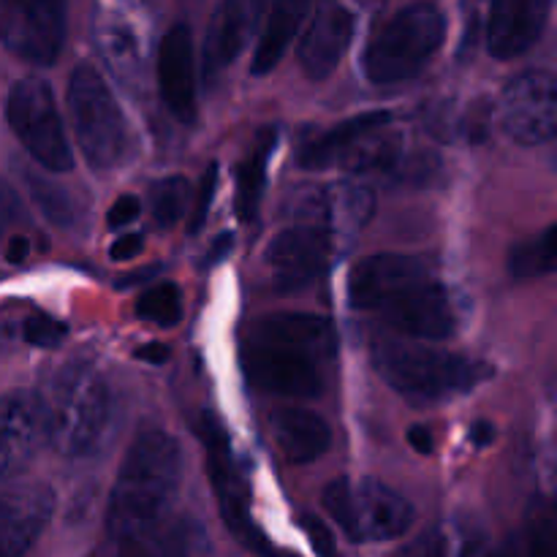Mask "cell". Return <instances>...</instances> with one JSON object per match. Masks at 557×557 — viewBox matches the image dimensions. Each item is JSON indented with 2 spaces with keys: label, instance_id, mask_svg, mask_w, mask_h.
Listing matches in <instances>:
<instances>
[{
  "label": "cell",
  "instance_id": "cell-37",
  "mask_svg": "<svg viewBox=\"0 0 557 557\" xmlns=\"http://www.w3.org/2000/svg\"><path fill=\"white\" fill-rule=\"evenodd\" d=\"M232 248H234V234L232 232H221L210 243V250H207V256H205V261H201V267H205V270H210V267L223 264V261L228 259V253H232Z\"/></svg>",
  "mask_w": 557,
  "mask_h": 557
},
{
  "label": "cell",
  "instance_id": "cell-36",
  "mask_svg": "<svg viewBox=\"0 0 557 557\" xmlns=\"http://www.w3.org/2000/svg\"><path fill=\"white\" fill-rule=\"evenodd\" d=\"M302 528H305V533L310 536V544H313L315 553H321V555L335 553V539L330 536V531H326L319 520H313V517H302Z\"/></svg>",
  "mask_w": 557,
  "mask_h": 557
},
{
  "label": "cell",
  "instance_id": "cell-17",
  "mask_svg": "<svg viewBox=\"0 0 557 557\" xmlns=\"http://www.w3.org/2000/svg\"><path fill=\"white\" fill-rule=\"evenodd\" d=\"M549 20V0H490L484 41L495 60H515L533 49Z\"/></svg>",
  "mask_w": 557,
  "mask_h": 557
},
{
  "label": "cell",
  "instance_id": "cell-19",
  "mask_svg": "<svg viewBox=\"0 0 557 557\" xmlns=\"http://www.w3.org/2000/svg\"><path fill=\"white\" fill-rule=\"evenodd\" d=\"M158 87L169 114L183 125L196 120V52L194 33L185 22L169 27L158 49Z\"/></svg>",
  "mask_w": 557,
  "mask_h": 557
},
{
  "label": "cell",
  "instance_id": "cell-30",
  "mask_svg": "<svg viewBox=\"0 0 557 557\" xmlns=\"http://www.w3.org/2000/svg\"><path fill=\"white\" fill-rule=\"evenodd\" d=\"M136 315L158 326H174L183 319V292L177 283L163 281L136 299Z\"/></svg>",
  "mask_w": 557,
  "mask_h": 557
},
{
  "label": "cell",
  "instance_id": "cell-31",
  "mask_svg": "<svg viewBox=\"0 0 557 557\" xmlns=\"http://www.w3.org/2000/svg\"><path fill=\"white\" fill-rule=\"evenodd\" d=\"M487 3L490 0H462V30H460V47L457 54L460 60H466L473 49L479 47V41L484 38V20H487Z\"/></svg>",
  "mask_w": 557,
  "mask_h": 557
},
{
  "label": "cell",
  "instance_id": "cell-41",
  "mask_svg": "<svg viewBox=\"0 0 557 557\" xmlns=\"http://www.w3.org/2000/svg\"><path fill=\"white\" fill-rule=\"evenodd\" d=\"M27 256H30V239L16 234V237L9 243V248H5V261H11V264H22V261H27Z\"/></svg>",
  "mask_w": 557,
  "mask_h": 557
},
{
  "label": "cell",
  "instance_id": "cell-25",
  "mask_svg": "<svg viewBox=\"0 0 557 557\" xmlns=\"http://www.w3.org/2000/svg\"><path fill=\"white\" fill-rule=\"evenodd\" d=\"M403 161V139L392 134L389 125L370 131L354 141L341 156V166L351 174H386L397 172Z\"/></svg>",
  "mask_w": 557,
  "mask_h": 557
},
{
  "label": "cell",
  "instance_id": "cell-5",
  "mask_svg": "<svg viewBox=\"0 0 557 557\" xmlns=\"http://www.w3.org/2000/svg\"><path fill=\"white\" fill-rule=\"evenodd\" d=\"M47 441L69 460H87L107 444L114 422V397L107 379L85 359H69L41 397Z\"/></svg>",
  "mask_w": 557,
  "mask_h": 557
},
{
  "label": "cell",
  "instance_id": "cell-10",
  "mask_svg": "<svg viewBox=\"0 0 557 557\" xmlns=\"http://www.w3.org/2000/svg\"><path fill=\"white\" fill-rule=\"evenodd\" d=\"M201 438L207 446V471H210L212 490H215L218 509H221L223 522L232 531V536L250 553H270V542L259 525L250 517V493L245 482L243 468L237 466V457L232 451L226 430L218 424L215 417L205 413L201 422Z\"/></svg>",
  "mask_w": 557,
  "mask_h": 557
},
{
  "label": "cell",
  "instance_id": "cell-32",
  "mask_svg": "<svg viewBox=\"0 0 557 557\" xmlns=\"http://www.w3.org/2000/svg\"><path fill=\"white\" fill-rule=\"evenodd\" d=\"M215 188H218V163H210L201 177L199 188L194 190V199H190V210H188V232L199 234L205 228L207 218H210V207L212 199H215Z\"/></svg>",
  "mask_w": 557,
  "mask_h": 557
},
{
  "label": "cell",
  "instance_id": "cell-8",
  "mask_svg": "<svg viewBox=\"0 0 557 557\" xmlns=\"http://www.w3.org/2000/svg\"><path fill=\"white\" fill-rule=\"evenodd\" d=\"M321 506L351 544L395 542L413 525V506L379 479H335L321 490Z\"/></svg>",
  "mask_w": 557,
  "mask_h": 557
},
{
  "label": "cell",
  "instance_id": "cell-29",
  "mask_svg": "<svg viewBox=\"0 0 557 557\" xmlns=\"http://www.w3.org/2000/svg\"><path fill=\"white\" fill-rule=\"evenodd\" d=\"M190 199H194V188H190L188 177L183 174H169L152 183L150 190V212L152 221L161 228L177 226L190 210Z\"/></svg>",
  "mask_w": 557,
  "mask_h": 557
},
{
  "label": "cell",
  "instance_id": "cell-26",
  "mask_svg": "<svg viewBox=\"0 0 557 557\" xmlns=\"http://www.w3.org/2000/svg\"><path fill=\"white\" fill-rule=\"evenodd\" d=\"M555 226H547L536 237H528L509 250L506 270L517 281H536L555 272Z\"/></svg>",
  "mask_w": 557,
  "mask_h": 557
},
{
  "label": "cell",
  "instance_id": "cell-6",
  "mask_svg": "<svg viewBox=\"0 0 557 557\" xmlns=\"http://www.w3.org/2000/svg\"><path fill=\"white\" fill-rule=\"evenodd\" d=\"M446 41V16L438 5L419 0L392 14L364 49L362 69L370 85L392 87L411 82Z\"/></svg>",
  "mask_w": 557,
  "mask_h": 557
},
{
  "label": "cell",
  "instance_id": "cell-22",
  "mask_svg": "<svg viewBox=\"0 0 557 557\" xmlns=\"http://www.w3.org/2000/svg\"><path fill=\"white\" fill-rule=\"evenodd\" d=\"M310 5H313V0H272L264 30H261L259 44H256L250 74L267 76L270 71L277 69L283 54L288 52V47L297 38L299 27L308 20Z\"/></svg>",
  "mask_w": 557,
  "mask_h": 557
},
{
  "label": "cell",
  "instance_id": "cell-42",
  "mask_svg": "<svg viewBox=\"0 0 557 557\" xmlns=\"http://www.w3.org/2000/svg\"><path fill=\"white\" fill-rule=\"evenodd\" d=\"M471 438H473V444H476V446H487V444H493V438H495L493 424H490V422H479V424H473V428H471Z\"/></svg>",
  "mask_w": 557,
  "mask_h": 557
},
{
  "label": "cell",
  "instance_id": "cell-38",
  "mask_svg": "<svg viewBox=\"0 0 557 557\" xmlns=\"http://www.w3.org/2000/svg\"><path fill=\"white\" fill-rule=\"evenodd\" d=\"M457 539H460V549L462 553H476L479 549V542H482V536H473L471 528L468 531H457ZM435 544H424L428 547V553H451V544L446 536H433Z\"/></svg>",
  "mask_w": 557,
  "mask_h": 557
},
{
  "label": "cell",
  "instance_id": "cell-27",
  "mask_svg": "<svg viewBox=\"0 0 557 557\" xmlns=\"http://www.w3.org/2000/svg\"><path fill=\"white\" fill-rule=\"evenodd\" d=\"M101 47L107 54L109 65L117 71L120 79L136 82L141 71V47L136 30L125 16H114L103 25L101 30Z\"/></svg>",
  "mask_w": 557,
  "mask_h": 557
},
{
  "label": "cell",
  "instance_id": "cell-39",
  "mask_svg": "<svg viewBox=\"0 0 557 557\" xmlns=\"http://www.w3.org/2000/svg\"><path fill=\"white\" fill-rule=\"evenodd\" d=\"M408 444H411V449L419 451V455H430L435 446V438L433 433H430L428 424H413V428L408 430Z\"/></svg>",
  "mask_w": 557,
  "mask_h": 557
},
{
  "label": "cell",
  "instance_id": "cell-3",
  "mask_svg": "<svg viewBox=\"0 0 557 557\" xmlns=\"http://www.w3.org/2000/svg\"><path fill=\"white\" fill-rule=\"evenodd\" d=\"M183 487V449L166 430H145L120 466L107 506V533L128 549L169 517Z\"/></svg>",
  "mask_w": 557,
  "mask_h": 557
},
{
  "label": "cell",
  "instance_id": "cell-14",
  "mask_svg": "<svg viewBox=\"0 0 557 557\" xmlns=\"http://www.w3.org/2000/svg\"><path fill=\"white\" fill-rule=\"evenodd\" d=\"M500 125L525 147L547 145L557 131V82L553 71L531 69L504 87L498 103Z\"/></svg>",
  "mask_w": 557,
  "mask_h": 557
},
{
  "label": "cell",
  "instance_id": "cell-1",
  "mask_svg": "<svg viewBox=\"0 0 557 557\" xmlns=\"http://www.w3.org/2000/svg\"><path fill=\"white\" fill-rule=\"evenodd\" d=\"M348 302L359 313L379 315L397 335L417 341H446L460 326L449 286L419 256H364L348 275Z\"/></svg>",
  "mask_w": 557,
  "mask_h": 557
},
{
  "label": "cell",
  "instance_id": "cell-7",
  "mask_svg": "<svg viewBox=\"0 0 557 557\" xmlns=\"http://www.w3.org/2000/svg\"><path fill=\"white\" fill-rule=\"evenodd\" d=\"M65 101L76 141L90 169L114 172L125 166L134 152V134L112 87L96 65L79 63L71 71Z\"/></svg>",
  "mask_w": 557,
  "mask_h": 557
},
{
  "label": "cell",
  "instance_id": "cell-9",
  "mask_svg": "<svg viewBox=\"0 0 557 557\" xmlns=\"http://www.w3.org/2000/svg\"><path fill=\"white\" fill-rule=\"evenodd\" d=\"M5 117L16 139L38 166L58 174L74 169V152H71L58 101L47 79L25 76L16 82L5 101Z\"/></svg>",
  "mask_w": 557,
  "mask_h": 557
},
{
  "label": "cell",
  "instance_id": "cell-23",
  "mask_svg": "<svg viewBox=\"0 0 557 557\" xmlns=\"http://www.w3.org/2000/svg\"><path fill=\"white\" fill-rule=\"evenodd\" d=\"M392 123V112L386 109H373V112H362V114H354V117L343 120V123L332 125L330 131L319 134L315 139H310L308 145L299 150V166L310 169H330L341 161L343 152L354 145L357 139H362L364 134L370 131L381 128V125H389Z\"/></svg>",
  "mask_w": 557,
  "mask_h": 557
},
{
  "label": "cell",
  "instance_id": "cell-24",
  "mask_svg": "<svg viewBox=\"0 0 557 557\" xmlns=\"http://www.w3.org/2000/svg\"><path fill=\"white\" fill-rule=\"evenodd\" d=\"M277 147V128L275 125H264L256 134L250 152L243 158L237 169V215L243 223H250L259 215L261 199H264V185H267V166H270V158Z\"/></svg>",
  "mask_w": 557,
  "mask_h": 557
},
{
  "label": "cell",
  "instance_id": "cell-18",
  "mask_svg": "<svg viewBox=\"0 0 557 557\" xmlns=\"http://www.w3.org/2000/svg\"><path fill=\"white\" fill-rule=\"evenodd\" d=\"M354 27H357V20L341 0H324L319 5L308 30L302 33L297 52L299 65L310 79L324 82L335 74L354 41Z\"/></svg>",
  "mask_w": 557,
  "mask_h": 557
},
{
  "label": "cell",
  "instance_id": "cell-2",
  "mask_svg": "<svg viewBox=\"0 0 557 557\" xmlns=\"http://www.w3.org/2000/svg\"><path fill=\"white\" fill-rule=\"evenodd\" d=\"M335 330L315 313H275L253 321L243 337V368L259 392L315 400L335 359Z\"/></svg>",
  "mask_w": 557,
  "mask_h": 557
},
{
  "label": "cell",
  "instance_id": "cell-16",
  "mask_svg": "<svg viewBox=\"0 0 557 557\" xmlns=\"http://www.w3.org/2000/svg\"><path fill=\"white\" fill-rule=\"evenodd\" d=\"M54 511L47 484L27 482L0 493V557L25 555L36 547Z\"/></svg>",
  "mask_w": 557,
  "mask_h": 557
},
{
  "label": "cell",
  "instance_id": "cell-20",
  "mask_svg": "<svg viewBox=\"0 0 557 557\" xmlns=\"http://www.w3.org/2000/svg\"><path fill=\"white\" fill-rule=\"evenodd\" d=\"M267 0H221L207 27L205 76L221 79L223 71L248 47L250 33L259 27Z\"/></svg>",
  "mask_w": 557,
  "mask_h": 557
},
{
  "label": "cell",
  "instance_id": "cell-40",
  "mask_svg": "<svg viewBox=\"0 0 557 557\" xmlns=\"http://www.w3.org/2000/svg\"><path fill=\"white\" fill-rule=\"evenodd\" d=\"M169 357H172V351L163 343H147V346L136 348V359H145L150 364H166Z\"/></svg>",
  "mask_w": 557,
  "mask_h": 557
},
{
  "label": "cell",
  "instance_id": "cell-28",
  "mask_svg": "<svg viewBox=\"0 0 557 557\" xmlns=\"http://www.w3.org/2000/svg\"><path fill=\"white\" fill-rule=\"evenodd\" d=\"M20 172H22V180H25L27 190H30L33 201H36V207L41 210V215L58 228L74 226L76 207H74V201H71L69 190L60 188L54 180L44 177V174H38L36 169H30V166H22Z\"/></svg>",
  "mask_w": 557,
  "mask_h": 557
},
{
  "label": "cell",
  "instance_id": "cell-33",
  "mask_svg": "<svg viewBox=\"0 0 557 557\" xmlns=\"http://www.w3.org/2000/svg\"><path fill=\"white\" fill-rule=\"evenodd\" d=\"M65 335H69V326L58 319H49V315H30L22 324V337L36 348H58L65 341Z\"/></svg>",
  "mask_w": 557,
  "mask_h": 557
},
{
  "label": "cell",
  "instance_id": "cell-13",
  "mask_svg": "<svg viewBox=\"0 0 557 557\" xmlns=\"http://www.w3.org/2000/svg\"><path fill=\"white\" fill-rule=\"evenodd\" d=\"M63 41L65 0H0V44L16 58L52 65Z\"/></svg>",
  "mask_w": 557,
  "mask_h": 557
},
{
  "label": "cell",
  "instance_id": "cell-12",
  "mask_svg": "<svg viewBox=\"0 0 557 557\" xmlns=\"http://www.w3.org/2000/svg\"><path fill=\"white\" fill-rule=\"evenodd\" d=\"M375 194L362 183L343 180L332 185H310L297 190L288 201L292 221H308L330 232L343 248L373 221Z\"/></svg>",
  "mask_w": 557,
  "mask_h": 557
},
{
  "label": "cell",
  "instance_id": "cell-15",
  "mask_svg": "<svg viewBox=\"0 0 557 557\" xmlns=\"http://www.w3.org/2000/svg\"><path fill=\"white\" fill-rule=\"evenodd\" d=\"M47 444V417L41 395L30 389L0 397V482L20 476Z\"/></svg>",
  "mask_w": 557,
  "mask_h": 557
},
{
  "label": "cell",
  "instance_id": "cell-21",
  "mask_svg": "<svg viewBox=\"0 0 557 557\" xmlns=\"http://www.w3.org/2000/svg\"><path fill=\"white\" fill-rule=\"evenodd\" d=\"M272 433L277 446L294 466L321 460L332 446V428L321 413L302 406H281L272 411Z\"/></svg>",
  "mask_w": 557,
  "mask_h": 557
},
{
  "label": "cell",
  "instance_id": "cell-35",
  "mask_svg": "<svg viewBox=\"0 0 557 557\" xmlns=\"http://www.w3.org/2000/svg\"><path fill=\"white\" fill-rule=\"evenodd\" d=\"M145 248V237L139 232H123L109 248V259L112 261H131L141 253Z\"/></svg>",
  "mask_w": 557,
  "mask_h": 557
},
{
  "label": "cell",
  "instance_id": "cell-4",
  "mask_svg": "<svg viewBox=\"0 0 557 557\" xmlns=\"http://www.w3.org/2000/svg\"><path fill=\"white\" fill-rule=\"evenodd\" d=\"M373 368L403 400L417 408L444 406L471 395L493 375V368L466 354L428 346L417 337H379L370 346Z\"/></svg>",
  "mask_w": 557,
  "mask_h": 557
},
{
  "label": "cell",
  "instance_id": "cell-11",
  "mask_svg": "<svg viewBox=\"0 0 557 557\" xmlns=\"http://www.w3.org/2000/svg\"><path fill=\"white\" fill-rule=\"evenodd\" d=\"M343 248L330 232L308 221H292L267 248V267L272 288L277 294H294L308 288L324 275Z\"/></svg>",
  "mask_w": 557,
  "mask_h": 557
},
{
  "label": "cell",
  "instance_id": "cell-34",
  "mask_svg": "<svg viewBox=\"0 0 557 557\" xmlns=\"http://www.w3.org/2000/svg\"><path fill=\"white\" fill-rule=\"evenodd\" d=\"M141 215V199L136 194H123L112 201L107 212V226L114 232H123L125 226L136 221Z\"/></svg>",
  "mask_w": 557,
  "mask_h": 557
}]
</instances>
